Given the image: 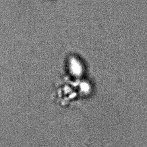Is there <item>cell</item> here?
I'll return each instance as SVG.
<instances>
[]
</instances>
